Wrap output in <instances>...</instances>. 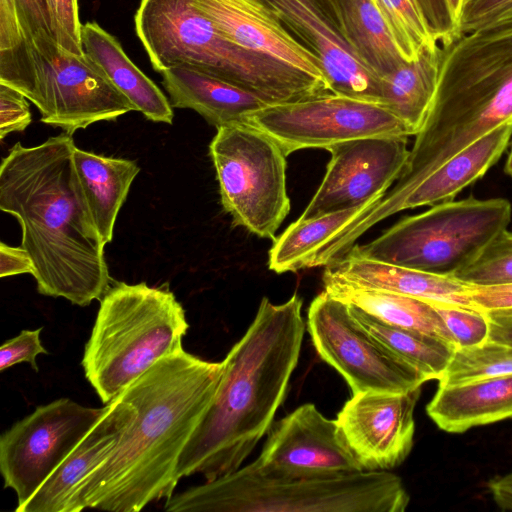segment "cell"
I'll list each match as a JSON object with an SVG mask.
<instances>
[{
	"label": "cell",
	"instance_id": "cell-29",
	"mask_svg": "<svg viewBox=\"0 0 512 512\" xmlns=\"http://www.w3.org/2000/svg\"><path fill=\"white\" fill-rule=\"evenodd\" d=\"M348 306L364 330L427 381L438 380L442 376L455 346L434 336L386 323L355 306Z\"/></svg>",
	"mask_w": 512,
	"mask_h": 512
},
{
	"label": "cell",
	"instance_id": "cell-11",
	"mask_svg": "<svg viewBox=\"0 0 512 512\" xmlns=\"http://www.w3.org/2000/svg\"><path fill=\"white\" fill-rule=\"evenodd\" d=\"M244 122L269 135L287 156L303 149L327 150L354 139L413 135L383 105L334 93L265 105Z\"/></svg>",
	"mask_w": 512,
	"mask_h": 512
},
{
	"label": "cell",
	"instance_id": "cell-8",
	"mask_svg": "<svg viewBox=\"0 0 512 512\" xmlns=\"http://www.w3.org/2000/svg\"><path fill=\"white\" fill-rule=\"evenodd\" d=\"M0 84L32 102L44 124L70 135L135 111L92 58L58 43L43 50L28 43L0 50Z\"/></svg>",
	"mask_w": 512,
	"mask_h": 512
},
{
	"label": "cell",
	"instance_id": "cell-5",
	"mask_svg": "<svg viewBox=\"0 0 512 512\" xmlns=\"http://www.w3.org/2000/svg\"><path fill=\"white\" fill-rule=\"evenodd\" d=\"M134 23L158 73L189 67L248 91L267 105L331 93L326 81L226 38L193 0H140Z\"/></svg>",
	"mask_w": 512,
	"mask_h": 512
},
{
	"label": "cell",
	"instance_id": "cell-18",
	"mask_svg": "<svg viewBox=\"0 0 512 512\" xmlns=\"http://www.w3.org/2000/svg\"><path fill=\"white\" fill-rule=\"evenodd\" d=\"M193 3L237 45L326 81L317 58L260 1L193 0Z\"/></svg>",
	"mask_w": 512,
	"mask_h": 512
},
{
	"label": "cell",
	"instance_id": "cell-35",
	"mask_svg": "<svg viewBox=\"0 0 512 512\" xmlns=\"http://www.w3.org/2000/svg\"><path fill=\"white\" fill-rule=\"evenodd\" d=\"M457 348L477 346L488 340L485 312L453 305H435Z\"/></svg>",
	"mask_w": 512,
	"mask_h": 512
},
{
	"label": "cell",
	"instance_id": "cell-17",
	"mask_svg": "<svg viewBox=\"0 0 512 512\" xmlns=\"http://www.w3.org/2000/svg\"><path fill=\"white\" fill-rule=\"evenodd\" d=\"M254 463L280 471L351 473L364 470L346 444L336 419H328L312 403L299 406L271 426Z\"/></svg>",
	"mask_w": 512,
	"mask_h": 512
},
{
	"label": "cell",
	"instance_id": "cell-43",
	"mask_svg": "<svg viewBox=\"0 0 512 512\" xmlns=\"http://www.w3.org/2000/svg\"><path fill=\"white\" fill-rule=\"evenodd\" d=\"M491 341L512 346V309L485 312Z\"/></svg>",
	"mask_w": 512,
	"mask_h": 512
},
{
	"label": "cell",
	"instance_id": "cell-34",
	"mask_svg": "<svg viewBox=\"0 0 512 512\" xmlns=\"http://www.w3.org/2000/svg\"><path fill=\"white\" fill-rule=\"evenodd\" d=\"M385 21L397 49L406 62L421 50L438 43L430 35L413 0H373Z\"/></svg>",
	"mask_w": 512,
	"mask_h": 512
},
{
	"label": "cell",
	"instance_id": "cell-22",
	"mask_svg": "<svg viewBox=\"0 0 512 512\" xmlns=\"http://www.w3.org/2000/svg\"><path fill=\"white\" fill-rule=\"evenodd\" d=\"M160 74L173 108L194 110L216 128L244 122L250 112L267 105L248 91L189 67Z\"/></svg>",
	"mask_w": 512,
	"mask_h": 512
},
{
	"label": "cell",
	"instance_id": "cell-47",
	"mask_svg": "<svg viewBox=\"0 0 512 512\" xmlns=\"http://www.w3.org/2000/svg\"><path fill=\"white\" fill-rule=\"evenodd\" d=\"M504 171L509 177L512 178V142H511L510 150H509L508 157H507V160L505 163Z\"/></svg>",
	"mask_w": 512,
	"mask_h": 512
},
{
	"label": "cell",
	"instance_id": "cell-37",
	"mask_svg": "<svg viewBox=\"0 0 512 512\" xmlns=\"http://www.w3.org/2000/svg\"><path fill=\"white\" fill-rule=\"evenodd\" d=\"M431 37L446 48L461 37L447 0H413Z\"/></svg>",
	"mask_w": 512,
	"mask_h": 512
},
{
	"label": "cell",
	"instance_id": "cell-19",
	"mask_svg": "<svg viewBox=\"0 0 512 512\" xmlns=\"http://www.w3.org/2000/svg\"><path fill=\"white\" fill-rule=\"evenodd\" d=\"M324 288L349 287L391 292L435 305L477 309L467 294V285L451 275L436 274L377 261L349 250L326 266Z\"/></svg>",
	"mask_w": 512,
	"mask_h": 512
},
{
	"label": "cell",
	"instance_id": "cell-36",
	"mask_svg": "<svg viewBox=\"0 0 512 512\" xmlns=\"http://www.w3.org/2000/svg\"><path fill=\"white\" fill-rule=\"evenodd\" d=\"M46 1L59 46L74 54H84L81 43L83 24L80 22L78 0Z\"/></svg>",
	"mask_w": 512,
	"mask_h": 512
},
{
	"label": "cell",
	"instance_id": "cell-25",
	"mask_svg": "<svg viewBox=\"0 0 512 512\" xmlns=\"http://www.w3.org/2000/svg\"><path fill=\"white\" fill-rule=\"evenodd\" d=\"M84 52L105 72L135 111L157 123L172 124L173 107L160 88L128 57L120 42L96 22L82 25Z\"/></svg>",
	"mask_w": 512,
	"mask_h": 512
},
{
	"label": "cell",
	"instance_id": "cell-14",
	"mask_svg": "<svg viewBox=\"0 0 512 512\" xmlns=\"http://www.w3.org/2000/svg\"><path fill=\"white\" fill-rule=\"evenodd\" d=\"M405 136H376L331 146L326 173L300 219L378 201L402 175L409 155Z\"/></svg>",
	"mask_w": 512,
	"mask_h": 512
},
{
	"label": "cell",
	"instance_id": "cell-40",
	"mask_svg": "<svg viewBox=\"0 0 512 512\" xmlns=\"http://www.w3.org/2000/svg\"><path fill=\"white\" fill-rule=\"evenodd\" d=\"M32 121L28 99L13 88L0 84V139L23 132Z\"/></svg>",
	"mask_w": 512,
	"mask_h": 512
},
{
	"label": "cell",
	"instance_id": "cell-26",
	"mask_svg": "<svg viewBox=\"0 0 512 512\" xmlns=\"http://www.w3.org/2000/svg\"><path fill=\"white\" fill-rule=\"evenodd\" d=\"M444 48L424 47L418 57L380 78L382 105L416 135L423 127L435 98Z\"/></svg>",
	"mask_w": 512,
	"mask_h": 512
},
{
	"label": "cell",
	"instance_id": "cell-27",
	"mask_svg": "<svg viewBox=\"0 0 512 512\" xmlns=\"http://www.w3.org/2000/svg\"><path fill=\"white\" fill-rule=\"evenodd\" d=\"M343 33L360 61L377 77L404 62L373 0H332Z\"/></svg>",
	"mask_w": 512,
	"mask_h": 512
},
{
	"label": "cell",
	"instance_id": "cell-38",
	"mask_svg": "<svg viewBox=\"0 0 512 512\" xmlns=\"http://www.w3.org/2000/svg\"><path fill=\"white\" fill-rule=\"evenodd\" d=\"M41 331L42 328L25 329L4 342L0 348V371L21 362L29 363L35 371H38L37 355L48 353L41 344Z\"/></svg>",
	"mask_w": 512,
	"mask_h": 512
},
{
	"label": "cell",
	"instance_id": "cell-42",
	"mask_svg": "<svg viewBox=\"0 0 512 512\" xmlns=\"http://www.w3.org/2000/svg\"><path fill=\"white\" fill-rule=\"evenodd\" d=\"M34 273V264L25 251L20 247H12L4 242L0 243V277H10L19 274Z\"/></svg>",
	"mask_w": 512,
	"mask_h": 512
},
{
	"label": "cell",
	"instance_id": "cell-4",
	"mask_svg": "<svg viewBox=\"0 0 512 512\" xmlns=\"http://www.w3.org/2000/svg\"><path fill=\"white\" fill-rule=\"evenodd\" d=\"M444 48V47H443ZM512 122V26L463 34L444 48L434 101L402 175L372 206L384 220L447 159Z\"/></svg>",
	"mask_w": 512,
	"mask_h": 512
},
{
	"label": "cell",
	"instance_id": "cell-23",
	"mask_svg": "<svg viewBox=\"0 0 512 512\" xmlns=\"http://www.w3.org/2000/svg\"><path fill=\"white\" fill-rule=\"evenodd\" d=\"M512 122L477 139L427 175L401 202L399 212L453 201L467 186L480 179L508 147Z\"/></svg>",
	"mask_w": 512,
	"mask_h": 512
},
{
	"label": "cell",
	"instance_id": "cell-32",
	"mask_svg": "<svg viewBox=\"0 0 512 512\" xmlns=\"http://www.w3.org/2000/svg\"><path fill=\"white\" fill-rule=\"evenodd\" d=\"M512 375V346L487 340L455 349L438 386H454Z\"/></svg>",
	"mask_w": 512,
	"mask_h": 512
},
{
	"label": "cell",
	"instance_id": "cell-13",
	"mask_svg": "<svg viewBox=\"0 0 512 512\" xmlns=\"http://www.w3.org/2000/svg\"><path fill=\"white\" fill-rule=\"evenodd\" d=\"M86 407L69 398L39 406L0 437L4 487L22 507L109 409Z\"/></svg>",
	"mask_w": 512,
	"mask_h": 512
},
{
	"label": "cell",
	"instance_id": "cell-24",
	"mask_svg": "<svg viewBox=\"0 0 512 512\" xmlns=\"http://www.w3.org/2000/svg\"><path fill=\"white\" fill-rule=\"evenodd\" d=\"M433 422L449 433L512 418V375L438 386L426 406Z\"/></svg>",
	"mask_w": 512,
	"mask_h": 512
},
{
	"label": "cell",
	"instance_id": "cell-3",
	"mask_svg": "<svg viewBox=\"0 0 512 512\" xmlns=\"http://www.w3.org/2000/svg\"><path fill=\"white\" fill-rule=\"evenodd\" d=\"M302 305L297 294L281 304L262 298L247 331L222 361L213 401L180 456L179 479L200 474L212 481L236 471L269 432L299 361Z\"/></svg>",
	"mask_w": 512,
	"mask_h": 512
},
{
	"label": "cell",
	"instance_id": "cell-12",
	"mask_svg": "<svg viewBox=\"0 0 512 512\" xmlns=\"http://www.w3.org/2000/svg\"><path fill=\"white\" fill-rule=\"evenodd\" d=\"M307 329L318 355L341 374L352 394L404 393L427 381L364 330L348 304L325 290L309 306Z\"/></svg>",
	"mask_w": 512,
	"mask_h": 512
},
{
	"label": "cell",
	"instance_id": "cell-10",
	"mask_svg": "<svg viewBox=\"0 0 512 512\" xmlns=\"http://www.w3.org/2000/svg\"><path fill=\"white\" fill-rule=\"evenodd\" d=\"M209 153L221 204L233 224L274 240L291 206L283 149L266 133L241 122L217 128Z\"/></svg>",
	"mask_w": 512,
	"mask_h": 512
},
{
	"label": "cell",
	"instance_id": "cell-2",
	"mask_svg": "<svg viewBox=\"0 0 512 512\" xmlns=\"http://www.w3.org/2000/svg\"><path fill=\"white\" fill-rule=\"evenodd\" d=\"M72 135L25 147L16 143L0 165V209L21 227L37 291L79 306L110 289L105 244L90 223L72 175Z\"/></svg>",
	"mask_w": 512,
	"mask_h": 512
},
{
	"label": "cell",
	"instance_id": "cell-21",
	"mask_svg": "<svg viewBox=\"0 0 512 512\" xmlns=\"http://www.w3.org/2000/svg\"><path fill=\"white\" fill-rule=\"evenodd\" d=\"M140 171L133 160L95 154L74 147L72 175L83 209L106 245L113 239L118 213Z\"/></svg>",
	"mask_w": 512,
	"mask_h": 512
},
{
	"label": "cell",
	"instance_id": "cell-30",
	"mask_svg": "<svg viewBox=\"0 0 512 512\" xmlns=\"http://www.w3.org/2000/svg\"><path fill=\"white\" fill-rule=\"evenodd\" d=\"M371 203L310 219L298 218L273 240L268 267L275 273L311 268L317 251L346 223Z\"/></svg>",
	"mask_w": 512,
	"mask_h": 512
},
{
	"label": "cell",
	"instance_id": "cell-28",
	"mask_svg": "<svg viewBox=\"0 0 512 512\" xmlns=\"http://www.w3.org/2000/svg\"><path fill=\"white\" fill-rule=\"evenodd\" d=\"M324 290L386 323L434 336L456 347L442 317L430 302L379 290L349 287Z\"/></svg>",
	"mask_w": 512,
	"mask_h": 512
},
{
	"label": "cell",
	"instance_id": "cell-15",
	"mask_svg": "<svg viewBox=\"0 0 512 512\" xmlns=\"http://www.w3.org/2000/svg\"><path fill=\"white\" fill-rule=\"evenodd\" d=\"M318 60L334 94L382 105L381 81L344 36L332 0H258Z\"/></svg>",
	"mask_w": 512,
	"mask_h": 512
},
{
	"label": "cell",
	"instance_id": "cell-44",
	"mask_svg": "<svg viewBox=\"0 0 512 512\" xmlns=\"http://www.w3.org/2000/svg\"><path fill=\"white\" fill-rule=\"evenodd\" d=\"M488 487L496 504L503 510L512 511V472L492 479Z\"/></svg>",
	"mask_w": 512,
	"mask_h": 512
},
{
	"label": "cell",
	"instance_id": "cell-39",
	"mask_svg": "<svg viewBox=\"0 0 512 512\" xmlns=\"http://www.w3.org/2000/svg\"><path fill=\"white\" fill-rule=\"evenodd\" d=\"M512 8V0H464L458 21L460 35L485 29Z\"/></svg>",
	"mask_w": 512,
	"mask_h": 512
},
{
	"label": "cell",
	"instance_id": "cell-41",
	"mask_svg": "<svg viewBox=\"0 0 512 512\" xmlns=\"http://www.w3.org/2000/svg\"><path fill=\"white\" fill-rule=\"evenodd\" d=\"M467 294L471 303L483 312L512 309V285L469 286Z\"/></svg>",
	"mask_w": 512,
	"mask_h": 512
},
{
	"label": "cell",
	"instance_id": "cell-9",
	"mask_svg": "<svg viewBox=\"0 0 512 512\" xmlns=\"http://www.w3.org/2000/svg\"><path fill=\"white\" fill-rule=\"evenodd\" d=\"M511 215L507 199L471 196L405 217L373 241L350 250L377 261L452 275L508 227Z\"/></svg>",
	"mask_w": 512,
	"mask_h": 512
},
{
	"label": "cell",
	"instance_id": "cell-16",
	"mask_svg": "<svg viewBox=\"0 0 512 512\" xmlns=\"http://www.w3.org/2000/svg\"><path fill=\"white\" fill-rule=\"evenodd\" d=\"M420 393L421 387L404 393L361 392L345 402L336 421L364 470H389L407 458Z\"/></svg>",
	"mask_w": 512,
	"mask_h": 512
},
{
	"label": "cell",
	"instance_id": "cell-31",
	"mask_svg": "<svg viewBox=\"0 0 512 512\" xmlns=\"http://www.w3.org/2000/svg\"><path fill=\"white\" fill-rule=\"evenodd\" d=\"M56 42L46 0H0V50L21 43L42 48Z\"/></svg>",
	"mask_w": 512,
	"mask_h": 512
},
{
	"label": "cell",
	"instance_id": "cell-1",
	"mask_svg": "<svg viewBox=\"0 0 512 512\" xmlns=\"http://www.w3.org/2000/svg\"><path fill=\"white\" fill-rule=\"evenodd\" d=\"M223 363L180 349L157 361L121 395L134 417L110 455L79 485L73 512H138L168 500L180 456L213 401Z\"/></svg>",
	"mask_w": 512,
	"mask_h": 512
},
{
	"label": "cell",
	"instance_id": "cell-46",
	"mask_svg": "<svg viewBox=\"0 0 512 512\" xmlns=\"http://www.w3.org/2000/svg\"><path fill=\"white\" fill-rule=\"evenodd\" d=\"M447 2L449 4V7H450L453 15L455 16L457 21H459V17L461 14L462 5H463L464 0H447Z\"/></svg>",
	"mask_w": 512,
	"mask_h": 512
},
{
	"label": "cell",
	"instance_id": "cell-33",
	"mask_svg": "<svg viewBox=\"0 0 512 512\" xmlns=\"http://www.w3.org/2000/svg\"><path fill=\"white\" fill-rule=\"evenodd\" d=\"M451 276L469 286L512 285V231L499 232Z\"/></svg>",
	"mask_w": 512,
	"mask_h": 512
},
{
	"label": "cell",
	"instance_id": "cell-20",
	"mask_svg": "<svg viewBox=\"0 0 512 512\" xmlns=\"http://www.w3.org/2000/svg\"><path fill=\"white\" fill-rule=\"evenodd\" d=\"M109 405L103 417L16 512H73L75 491L110 455L134 417V408L121 394Z\"/></svg>",
	"mask_w": 512,
	"mask_h": 512
},
{
	"label": "cell",
	"instance_id": "cell-7",
	"mask_svg": "<svg viewBox=\"0 0 512 512\" xmlns=\"http://www.w3.org/2000/svg\"><path fill=\"white\" fill-rule=\"evenodd\" d=\"M188 328L168 288L118 282L100 300L82 359L85 377L108 404L157 361L183 349Z\"/></svg>",
	"mask_w": 512,
	"mask_h": 512
},
{
	"label": "cell",
	"instance_id": "cell-6",
	"mask_svg": "<svg viewBox=\"0 0 512 512\" xmlns=\"http://www.w3.org/2000/svg\"><path fill=\"white\" fill-rule=\"evenodd\" d=\"M409 494L387 470L312 473L254 462L172 495L168 512H404Z\"/></svg>",
	"mask_w": 512,
	"mask_h": 512
},
{
	"label": "cell",
	"instance_id": "cell-45",
	"mask_svg": "<svg viewBox=\"0 0 512 512\" xmlns=\"http://www.w3.org/2000/svg\"><path fill=\"white\" fill-rule=\"evenodd\" d=\"M512 26V8L503 14L497 21H495L490 27H508ZM486 29V28H485Z\"/></svg>",
	"mask_w": 512,
	"mask_h": 512
}]
</instances>
